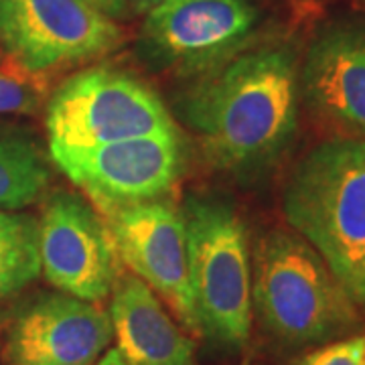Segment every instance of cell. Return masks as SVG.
Segmentation results:
<instances>
[{
  "instance_id": "cell-6",
  "label": "cell",
  "mask_w": 365,
  "mask_h": 365,
  "mask_svg": "<svg viewBox=\"0 0 365 365\" xmlns=\"http://www.w3.org/2000/svg\"><path fill=\"white\" fill-rule=\"evenodd\" d=\"M122 41L116 21L83 0H0V45L31 73L104 57Z\"/></svg>"
},
{
  "instance_id": "cell-4",
  "label": "cell",
  "mask_w": 365,
  "mask_h": 365,
  "mask_svg": "<svg viewBox=\"0 0 365 365\" xmlns=\"http://www.w3.org/2000/svg\"><path fill=\"white\" fill-rule=\"evenodd\" d=\"M181 215L199 331L223 349L240 351L254 317L246 227L220 197L189 195Z\"/></svg>"
},
{
  "instance_id": "cell-21",
  "label": "cell",
  "mask_w": 365,
  "mask_h": 365,
  "mask_svg": "<svg viewBox=\"0 0 365 365\" xmlns=\"http://www.w3.org/2000/svg\"><path fill=\"white\" fill-rule=\"evenodd\" d=\"M364 307H365V299H364Z\"/></svg>"
},
{
  "instance_id": "cell-12",
  "label": "cell",
  "mask_w": 365,
  "mask_h": 365,
  "mask_svg": "<svg viewBox=\"0 0 365 365\" xmlns=\"http://www.w3.org/2000/svg\"><path fill=\"white\" fill-rule=\"evenodd\" d=\"M299 88L314 114L345 136L365 138V26L325 29L307 51Z\"/></svg>"
},
{
  "instance_id": "cell-5",
  "label": "cell",
  "mask_w": 365,
  "mask_h": 365,
  "mask_svg": "<svg viewBox=\"0 0 365 365\" xmlns=\"http://www.w3.org/2000/svg\"><path fill=\"white\" fill-rule=\"evenodd\" d=\"M47 150L179 130L165 102L146 81L114 66H93L63 79L45 108Z\"/></svg>"
},
{
  "instance_id": "cell-18",
  "label": "cell",
  "mask_w": 365,
  "mask_h": 365,
  "mask_svg": "<svg viewBox=\"0 0 365 365\" xmlns=\"http://www.w3.org/2000/svg\"><path fill=\"white\" fill-rule=\"evenodd\" d=\"M86 4H90L91 9H96L98 13L106 14L112 21H126L130 16V9L126 4V0H83Z\"/></svg>"
},
{
  "instance_id": "cell-1",
  "label": "cell",
  "mask_w": 365,
  "mask_h": 365,
  "mask_svg": "<svg viewBox=\"0 0 365 365\" xmlns=\"http://www.w3.org/2000/svg\"><path fill=\"white\" fill-rule=\"evenodd\" d=\"M299 66L287 47L240 53L203 73L179 112L209 163L254 177L278 163L299 126Z\"/></svg>"
},
{
  "instance_id": "cell-20",
  "label": "cell",
  "mask_w": 365,
  "mask_h": 365,
  "mask_svg": "<svg viewBox=\"0 0 365 365\" xmlns=\"http://www.w3.org/2000/svg\"><path fill=\"white\" fill-rule=\"evenodd\" d=\"M91 365H128V361H126V359L122 357V353L114 347V349H108L96 364Z\"/></svg>"
},
{
  "instance_id": "cell-3",
  "label": "cell",
  "mask_w": 365,
  "mask_h": 365,
  "mask_svg": "<svg viewBox=\"0 0 365 365\" xmlns=\"http://www.w3.org/2000/svg\"><path fill=\"white\" fill-rule=\"evenodd\" d=\"M355 300L319 252L299 234L270 230L252 264V309L262 327L288 347L341 339L359 325Z\"/></svg>"
},
{
  "instance_id": "cell-17",
  "label": "cell",
  "mask_w": 365,
  "mask_h": 365,
  "mask_svg": "<svg viewBox=\"0 0 365 365\" xmlns=\"http://www.w3.org/2000/svg\"><path fill=\"white\" fill-rule=\"evenodd\" d=\"M299 365H365V335L325 343L304 355Z\"/></svg>"
},
{
  "instance_id": "cell-16",
  "label": "cell",
  "mask_w": 365,
  "mask_h": 365,
  "mask_svg": "<svg viewBox=\"0 0 365 365\" xmlns=\"http://www.w3.org/2000/svg\"><path fill=\"white\" fill-rule=\"evenodd\" d=\"M41 76L21 66L0 69V116L35 114L43 104L45 86Z\"/></svg>"
},
{
  "instance_id": "cell-9",
  "label": "cell",
  "mask_w": 365,
  "mask_h": 365,
  "mask_svg": "<svg viewBox=\"0 0 365 365\" xmlns=\"http://www.w3.org/2000/svg\"><path fill=\"white\" fill-rule=\"evenodd\" d=\"M41 274L55 290L90 302L110 299L120 272L108 223L78 193L47 197L39 215Z\"/></svg>"
},
{
  "instance_id": "cell-14",
  "label": "cell",
  "mask_w": 365,
  "mask_h": 365,
  "mask_svg": "<svg viewBox=\"0 0 365 365\" xmlns=\"http://www.w3.org/2000/svg\"><path fill=\"white\" fill-rule=\"evenodd\" d=\"M51 158L21 128H0V209L21 211L35 203L51 181Z\"/></svg>"
},
{
  "instance_id": "cell-2",
  "label": "cell",
  "mask_w": 365,
  "mask_h": 365,
  "mask_svg": "<svg viewBox=\"0 0 365 365\" xmlns=\"http://www.w3.org/2000/svg\"><path fill=\"white\" fill-rule=\"evenodd\" d=\"M282 213L357 304L365 299V138L317 144L294 165Z\"/></svg>"
},
{
  "instance_id": "cell-13",
  "label": "cell",
  "mask_w": 365,
  "mask_h": 365,
  "mask_svg": "<svg viewBox=\"0 0 365 365\" xmlns=\"http://www.w3.org/2000/svg\"><path fill=\"white\" fill-rule=\"evenodd\" d=\"M110 321L128 365H197L195 345L165 311L155 290L132 272H118Z\"/></svg>"
},
{
  "instance_id": "cell-7",
  "label": "cell",
  "mask_w": 365,
  "mask_h": 365,
  "mask_svg": "<svg viewBox=\"0 0 365 365\" xmlns=\"http://www.w3.org/2000/svg\"><path fill=\"white\" fill-rule=\"evenodd\" d=\"M47 153L104 213L163 199L181 179L187 157L179 130Z\"/></svg>"
},
{
  "instance_id": "cell-8",
  "label": "cell",
  "mask_w": 365,
  "mask_h": 365,
  "mask_svg": "<svg viewBox=\"0 0 365 365\" xmlns=\"http://www.w3.org/2000/svg\"><path fill=\"white\" fill-rule=\"evenodd\" d=\"M256 21L250 0H163L144 14L140 49L148 66L207 73L242 51Z\"/></svg>"
},
{
  "instance_id": "cell-10",
  "label": "cell",
  "mask_w": 365,
  "mask_h": 365,
  "mask_svg": "<svg viewBox=\"0 0 365 365\" xmlns=\"http://www.w3.org/2000/svg\"><path fill=\"white\" fill-rule=\"evenodd\" d=\"M114 341L110 314L98 302L39 292L21 302L4 331V365H91Z\"/></svg>"
},
{
  "instance_id": "cell-15",
  "label": "cell",
  "mask_w": 365,
  "mask_h": 365,
  "mask_svg": "<svg viewBox=\"0 0 365 365\" xmlns=\"http://www.w3.org/2000/svg\"><path fill=\"white\" fill-rule=\"evenodd\" d=\"M39 274V220L0 209V304L16 297Z\"/></svg>"
},
{
  "instance_id": "cell-11",
  "label": "cell",
  "mask_w": 365,
  "mask_h": 365,
  "mask_svg": "<svg viewBox=\"0 0 365 365\" xmlns=\"http://www.w3.org/2000/svg\"><path fill=\"white\" fill-rule=\"evenodd\" d=\"M106 217L122 264L169 304L182 327L201 335L189 282L181 211L165 199H155L114 209Z\"/></svg>"
},
{
  "instance_id": "cell-19",
  "label": "cell",
  "mask_w": 365,
  "mask_h": 365,
  "mask_svg": "<svg viewBox=\"0 0 365 365\" xmlns=\"http://www.w3.org/2000/svg\"><path fill=\"white\" fill-rule=\"evenodd\" d=\"M163 0H126L130 14H146L150 13L153 9H157Z\"/></svg>"
}]
</instances>
